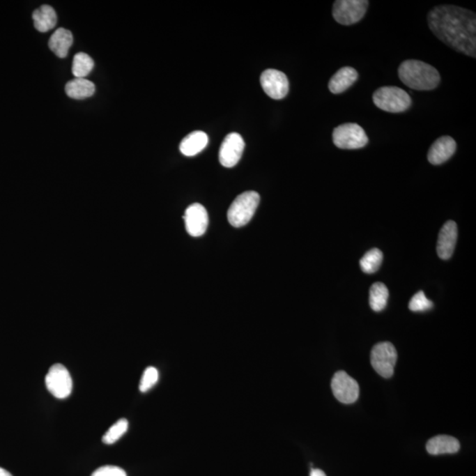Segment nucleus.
Instances as JSON below:
<instances>
[{
    "label": "nucleus",
    "instance_id": "nucleus-1",
    "mask_svg": "<svg viewBox=\"0 0 476 476\" xmlns=\"http://www.w3.org/2000/svg\"><path fill=\"white\" fill-rule=\"evenodd\" d=\"M429 28L449 47L476 58L475 13L461 6L441 5L429 12Z\"/></svg>",
    "mask_w": 476,
    "mask_h": 476
},
{
    "label": "nucleus",
    "instance_id": "nucleus-2",
    "mask_svg": "<svg viewBox=\"0 0 476 476\" xmlns=\"http://www.w3.org/2000/svg\"><path fill=\"white\" fill-rule=\"evenodd\" d=\"M398 75L404 84L419 91H433L441 81L437 69L415 59L402 62L398 69Z\"/></svg>",
    "mask_w": 476,
    "mask_h": 476
},
{
    "label": "nucleus",
    "instance_id": "nucleus-3",
    "mask_svg": "<svg viewBox=\"0 0 476 476\" xmlns=\"http://www.w3.org/2000/svg\"><path fill=\"white\" fill-rule=\"evenodd\" d=\"M261 197L254 191L243 192L238 195L229 206V222L235 228H241L247 224L257 210Z\"/></svg>",
    "mask_w": 476,
    "mask_h": 476
},
{
    "label": "nucleus",
    "instance_id": "nucleus-4",
    "mask_svg": "<svg viewBox=\"0 0 476 476\" xmlns=\"http://www.w3.org/2000/svg\"><path fill=\"white\" fill-rule=\"evenodd\" d=\"M372 99L378 108L391 113L406 112L412 105L410 95L398 86H382L374 92Z\"/></svg>",
    "mask_w": 476,
    "mask_h": 476
},
{
    "label": "nucleus",
    "instance_id": "nucleus-5",
    "mask_svg": "<svg viewBox=\"0 0 476 476\" xmlns=\"http://www.w3.org/2000/svg\"><path fill=\"white\" fill-rule=\"evenodd\" d=\"M332 141L341 149H359L368 144L367 135L362 126L355 123H346L335 128Z\"/></svg>",
    "mask_w": 476,
    "mask_h": 476
},
{
    "label": "nucleus",
    "instance_id": "nucleus-6",
    "mask_svg": "<svg viewBox=\"0 0 476 476\" xmlns=\"http://www.w3.org/2000/svg\"><path fill=\"white\" fill-rule=\"evenodd\" d=\"M368 6L367 0H337L332 6V16L339 24L351 26L364 17Z\"/></svg>",
    "mask_w": 476,
    "mask_h": 476
},
{
    "label": "nucleus",
    "instance_id": "nucleus-7",
    "mask_svg": "<svg viewBox=\"0 0 476 476\" xmlns=\"http://www.w3.org/2000/svg\"><path fill=\"white\" fill-rule=\"evenodd\" d=\"M397 358V351L391 342H381L372 348L371 362L372 367L381 377L390 378L394 375Z\"/></svg>",
    "mask_w": 476,
    "mask_h": 476
},
{
    "label": "nucleus",
    "instance_id": "nucleus-8",
    "mask_svg": "<svg viewBox=\"0 0 476 476\" xmlns=\"http://www.w3.org/2000/svg\"><path fill=\"white\" fill-rule=\"evenodd\" d=\"M45 384L49 392L58 399L68 398L72 390L71 375L64 365L59 364L49 368L48 374L46 375Z\"/></svg>",
    "mask_w": 476,
    "mask_h": 476
},
{
    "label": "nucleus",
    "instance_id": "nucleus-9",
    "mask_svg": "<svg viewBox=\"0 0 476 476\" xmlns=\"http://www.w3.org/2000/svg\"><path fill=\"white\" fill-rule=\"evenodd\" d=\"M335 397L344 404H354L359 397L358 383L344 371L336 372L331 382Z\"/></svg>",
    "mask_w": 476,
    "mask_h": 476
},
{
    "label": "nucleus",
    "instance_id": "nucleus-10",
    "mask_svg": "<svg viewBox=\"0 0 476 476\" xmlns=\"http://www.w3.org/2000/svg\"><path fill=\"white\" fill-rule=\"evenodd\" d=\"M261 84L266 94L275 100L284 99L289 91L287 76L275 69H268L262 72Z\"/></svg>",
    "mask_w": 476,
    "mask_h": 476
},
{
    "label": "nucleus",
    "instance_id": "nucleus-11",
    "mask_svg": "<svg viewBox=\"0 0 476 476\" xmlns=\"http://www.w3.org/2000/svg\"><path fill=\"white\" fill-rule=\"evenodd\" d=\"M245 141L238 132L229 133L220 148L219 161L226 168H232L240 161L245 149Z\"/></svg>",
    "mask_w": 476,
    "mask_h": 476
},
{
    "label": "nucleus",
    "instance_id": "nucleus-12",
    "mask_svg": "<svg viewBox=\"0 0 476 476\" xmlns=\"http://www.w3.org/2000/svg\"><path fill=\"white\" fill-rule=\"evenodd\" d=\"M184 220L186 231L194 238L205 234L208 226V215L206 208L199 203H194L186 209Z\"/></svg>",
    "mask_w": 476,
    "mask_h": 476
},
{
    "label": "nucleus",
    "instance_id": "nucleus-13",
    "mask_svg": "<svg viewBox=\"0 0 476 476\" xmlns=\"http://www.w3.org/2000/svg\"><path fill=\"white\" fill-rule=\"evenodd\" d=\"M458 238V227L454 221L446 222L439 232L437 252L441 259H449L454 254Z\"/></svg>",
    "mask_w": 476,
    "mask_h": 476
},
{
    "label": "nucleus",
    "instance_id": "nucleus-14",
    "mask_svg": "<svg viewBox=\"0 0 476 476\" xmlns=\"http://www.w3.org/2000/svg\"><path fill=\"white\" fill-rule=\"evenodd\" d=\"M457 144L450 136H442L431 145L428 153V161L432 165H440L455 154Z\"/></svg>",
    "mask_w": 476,
    "mask_h": 476
},
{
    "label": "nucleus",
    "instance_id": "nucleus-15",
    "mask_svg": "<svg viewBox=\"0 0 476 476\" xmlns=\"http://www.w3.org/2000/svg\"><path fill=\"white\" fill-rule=\"evenodd\" d=\"M358 72L351 66H344L339 70L329 82L328 89L332 94L339 95L345 92L358 81Z\"/></svg>",
    "mask_w": 476,
    "mask_h": 476
},
{
    "label": "nucleus",
    "instance_id": "nucleus-16",
    "mask_svg": "<svg viewBox=\"0 0 476 476\" xmlns=\"http://www.w3.org/2000/svg\"><path fill=\"white\" fill-rule=\"evenodd\" d=\"M459 448H461V444L458 439L446 435L436 436L429 439L426 445V449L431 455L456 454L459 451Z\"/></svg>",
    "mask_w": 476,
    "mask_h": 476
},
{
    "label": "nucleus",
    "instance_id": "nucleus-17",
    "mask_svg": "<svg viewBox=\"0 0 476 476\" xmlns=\"http://www.w3.org/2000/svg\"><path fill=\"white\" fill-rule=\"evenodd\" d=\"M208 137L206 133L202 131H194L187 136L181 143L179 149L185 156H194L208 146Z\"/></svg>",
    "mask_w": 476,
    "mask_h": 476
},
{
    "label": "nucleus",
    "instance_id": "nucleus-18",
    "mask_svg": "<svg viewBox=\"0 0 476 476\" xmlns=\"http://www.w3.org/2000/svg\"><path fill=\"white\" fill-rule=\"evenodd\" d=\"M73 43V36L71 31L66 29H59L53 33L49 38V49L55 53L59 58L64 59L68 54L69 49Z\"/></svg>",
    "mask_w": 476,
    "mask_h": 476
},
{
    "label": "nucleus",
    "instance_id": "nucleus-19",
    "mask_svg": "<svg viewBox=\"0 0 476 476\" xmlns=\"http://www.w3.org/2000/svg\"><path fill=\"white\" fill-rule=\"evenodd\" d=\"M95 92L94 83L85 78H75L66 85V93L69 98L82 100L91 98Z\"/></svg>",
    "mask_w": 476,
    "mask_h": 476
},
{
    "label": "nucleus",
    "instance_id": "nucleus-20",
    "mask_svg": "<svg viewBox=\"0 0 476 476\" xmlns=\"http://www.w3.org/2000/svg\"><path fill=\"white\" fill-rule=\"evenodd\" d=\"M35 28L39 32L45 33L55 28L56 24V13L51 6L43 5L33 13Z\"/></svg>",
    "mask_w": 476,
    "mask_h": 476
},
{
    "label": "nucleus",
    "instance_id": "nucleus-21",
    "mask_svg": "<svg viewBox=\"0 0 476 476\" xmlns=\"http://www.w3.org/2000/svg\"><path fill=\"white\" fill-rule=\"evenodd\" d=\"M389 291L382 282H376L369 289V305L374 312H381L387 305Z\"/></svg>",
    "mask_w": 476,
    "mask_h": 476
},
{
    "label": "nucleus",
    "instance_id": "nucleus-22",
    "mask_svg": "<svg viewBox=\"0 0 476 476\" xmlns=\"http://www.w3.org/2000/svg\"><path fill=\"white\" fill-rule=\"evenodd\" d=\"M95 63L91 56L84 52H79L72 61V72L75 78H86L94 68Z\"/></svg>",
    "mask_w": 476,
    "mask_h": 476
},
{
    "label": "nucleus",
    "instance_id": "nucleus-23",
    "mask_svg": "<svg viewBox=\"0 0 476 476\" xmlns=\"http://www.w3.org/2000/svg\"><path fill=\"white\" fill-rule=\"evenodd\" d=\"M383 261V254L381 249L374 248L369 249L360 261V268L365 274H374L381 268Z\"/></svg>",
    "mask_w": 476,
    "mask_h": 476
},
{
    "label": "nucleus",
    "instance_id": "nucleus-24",
    "mask_svg": "<svg viewBox=\"0 0 476 476\" xmlns=\"http://www.w3.org/2000/svg\"><path fill=\"white\" fill-rule=\"evenodd\" d=\"M128 421L126 419H121L109 428L102 437V442L106 445H112L118 441L123 435L128 431Z\"/></svg>",
    "mask_w": 476,
    "mask_h": 476
},
{
    "label": "nucleus",
    "instance_id": "nucleus-25",
    "mask_svg": "<svg viewBox=\"0 0 476 476\" xmlns=\"http://www.w3.org/2000/svg\"><path fill=\"white\" fill-rule=\"evenodd\" d=\"M433 307V302L429 300L424 291H419L413 296L408 304V308L412 312H425Z\"/></svg>",
    "mask_w": 476,
    "mask_h": 476
},
{
    "label": "nucleus",
    "instance_id": "nucleus-26",
    "mask_svg": "<svg viewBox=\"0 0 476 476\" xmlns=\"http://www.w3.org/2000/svg\"><path fill=\"white\" fill-rule=\"evenodd\" d=\"M159 372L158 369L155 367H148L145 369L144 374L142 375L141 383H139V390L141 392H146L154 387L156 383L158 382Z\"/></svg>",
    "mask_w": 476,
    "mask_h": 476
},
{
    "label": "nucleus",
    "instance_id": "nucleus-27",
    "mask_svg": "<svg viewBox=\"0 0 476 476\" xmlns=\"http://www.w3.org/2000/svg\"><path fill=\"white\" fill-rule=\"evenodd\" d=\"M91 476H128L124 469L116 466H105L96 469Z\"/></svg>",
    "mask_w": 476,
    "mask_h": 476
},
{
    "label": "nucleus",
    "instance_id": "nucleus-28",
    "mask_svg": "<svg viewBox=\"0 0 476 476\" xmlns=\"http://www.w3.org/2000/svg\"><path fill=\"white\" fill-rule=\"evenodd\" d=\"M309 476H326V475L321 469H312Z\"/></svg>",
    "mask_w": 476,
    "mask_h": 476
},
{
    "label": "nucleus",
    "instance_id": "nucleus-29",
    "mask_svg": "<svg viewBox=\"0 0 476 476\" xmlns=\"http://www.w3.org/2000/svg\"><path fill=\"white\" fill-rule=\"evenodd\" d=\"M0 476H13L6 469L0 468Z\"/></svg>",
    "mask_w": 476,
    "mask_h": 476
}]
</instances>
